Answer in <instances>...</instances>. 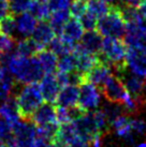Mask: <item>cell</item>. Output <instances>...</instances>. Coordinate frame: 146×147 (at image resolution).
Returning <instances> with one entry per match:
<instances>
[{"mask_svg": "<svg viewBox=\"0 0 146 147\" xmlns=\"http://www.w3.org/2000/svg\"><path fill=\"white\" fill-rule=\"evenodd\" d=\"M70 17H71V15H70L69 9L68 10H59V11L52 12V14H51V16L49 18V23L51 25V27L53 28L55 34L60 36L64 26H65V24Z\"/></svg>", "mask_w": 146, "mask_h": 147, "instance_id": "cb8c5ba5", "label": "cell"}, {"mask_svg": "<svg viewBox=\"0 0 146 147\" xmlns=\"http://www.w3.org/2000/svg\"><path fill=\"white\" fill-rule=\"evenodd\" d=\"M39 87L45 101L49 103H55L57 96L61 89V86L57 81L56 75H54L53 73L45 74V76H42L40 80Z\"/></svg>", "mask_w": 146, "mask_h": 147, "instance_id": "7c38bea8", "label": "cell"}, {"mask_svg": "<svg viewBox=\"0 0 146 147\" xmlns=\"http://www.w3.org/2000/svg\"><path fill=\"white\" fill-rule=\"evenodd\" d=\"M16 40L14 38L0 32V54L14 51Z\"/></svg>", "mask_w": 146, "mask_h": 147, "instance_id": "d6a6232c", "label": "cell"}, {"mask_svg": "<svg viewBox=\"0 0 146 147\" xmlns=\"http://www.w3.org/2000/svg\"><path fill=\"white\" fill-rule=\"evenodd\" d=\"M102 40H103V38L101 37V33L99 31L90 30V31H87L85 34H83L81 41H80V45L88 53L93 54V55H99L100 51H101Z\"/></svg>", "mask_w": 146, "mask_h": 147, "instance_id": "ffe728a7", "label": "cell"}, {"mask_svg": "<svg viewBox=\"0 0 146 147\" xmlns=\"http://www.w3.org/2000/svg\"><path fill=\"white\" fill-rule=\"evenodd\" d=\"M31 37L41 47L45 49L46 46H49V44L55 38V32L49 22L40 21L39 23H36V26L33 30Z\"/></svg>", "mask_w": 146, "mask_h": 147, "instance_id": "2e32d148", "label": "cell"}, {"mask_svg": "<svg viewBox=\"0 0 146 147\" xmlns=\"http://www.w3.org/2000/svg\"><path fill=\"white\" fill-rule=\"evenodd\" d=\"M10 133H11V126L0 117V143L1 142L4 143V141Z\"/></svg>", "mask_w": 146, "mask_h": 147, "instance_id": "74e56055", "label": "cell"}, {"mask_svg": "<svg viewBox=\"0 0 146 147\" xmlns=\"http://www.w3.org/2000/svg\"><path fill=\"white\" fill-rule=\"evenodd\" d=\"M137 10H138L139 14L146 20V0H140V2L137 5Z\"/></svg>", "mask_w": 146, "mask_h": 147, "instance_id": "60d3db41", "label": "cell"}, {"mask_svg": "<svg viewBox=\"0 0 146 147\" xmlns=\"http://www.w3.org/2000/svg\"><path fill=\"white\" fill-rule=\"evenodd\" d=\"M56 118L58 125L72 121L68 107H64V106H56Z\"/></svg>", "mask_w": 146, "mask_h": 147, "instance_id": "d590c367", "label": "cell"}, {"mask_svg": "<svg viewBox=\"0 0 146 147\" xmlns=\"http://www.w3.org/2000/svg\"><path fill=\"white\" fill-rule=\"evenodd\" d=\"M75 44H71L69 42L65 41L61 37L54 38L52 42L49 44V49H51L56 56H62L66 54L72 53L73 47Z\"/></svg>", "mask_w": 146, "mask_h": 147, "instance_id": "484cf974", "label": "cell"}, {"mask_svg": "<svg viewBox=\"0 0 146 147\" xmlns=\"http://www.w3.org/2000/svg\"><path fill=\"white\" fill-rule=\"evenodd\" d=\"M88 144H89L88 142H86V141H84V140L78 136L74 141H72L71 143L68 144L67 147H88Z\"/></svg>", "mask_w": 146, "mask_h": 147, "instance_id": "ab89813d", "label": "cell"}, {"mask_svg": "<svg viewBox=\"0 0 146 147\" xmlns=\"http://www.w3.org/2000/svg\"><path fill=\"white\" fill-rule=\"evenodd\" d=\"M97 30L104 37L122 38L126 32V23L122 15L119 5H111L109 12L99 18Z\"/></svg>", "mask_w": 146, "mask_h": 147, "instance_id": "277c9868", "label": "cell"}, {"mask_svg": "<svg viewBox=\"0 0 146 147\" xmlns=\"http://www.w3.org/2000/svg\"><path fill=\"white\" fill-rule=\"evenodd\" d=\"M87 12V2L86 0H74L70 5V15L75 18H80Z\"/></svg>", "mask_w": 146, "mask_h": 147, "instance_id": "1f68e13d", "label": "cell"}, {"mask_svg": "<svg viewBox=\"0 0 146 147\" xmlns=\"http://www.w3.org/2000/svg\"><path fill=\"white\" fill-rule=\"evenodd\" d=\"M0 32L10 36L16 40V24H15V16L9 14L8 16L1 20L0 23Z\"/></svg>", "mask_w": 146, "mask_h": 147, "instance_id": "f546056e", "label": "cell"}, {"mask_svg": "<svg viewBox=\"0 0 146 147\" xmlns=\"http://www.w3.org/2000/svg\"><path fill=\"white\" fill-rule=\"evenodd\" d=\"M122 4L124 5H130V7H137L140 0H120Z\"/></svg>", "mask_w": 146, "mask_h": 147, "instance_id": "7bdbcfd3", "label": "cell"}, {"mask_svg": "<svg viewBox=\"0 0 146 147\" xmlns=\"http://www.w3.org/2000/svg\"><path fill=\"white\" fill-rule=\"evenodd\" d=\"M36 57L45 74L54 73L56 71L58 59H57L56 55L51 49H40L36 54Z\"/></svg>", "mask_w": 146, "mask_h": 147, "instance_id": "44dd1931", "label": "cell"}, {"mask_svg": "<svg viewBox=\"0 0 146 147\" xmlns=\"http://www.w3.org/2000/svg\"><path fill=\"white\" fill-rule=\"evenodd\" d=\"M16 83L8 68L0 65V102H2L10 96L15 94Z\"/></svg>", "mask_w": 146, "mask_h": 147, "instance_id": "e0dca14e", "label": "cell"}, {"mask_svg": "<svg viewBox=\"0 0 146 147\" xmlns=\"http://www.w3.org/2000/svg\"><path fill=\"white\" fill-rule=\"evenodd\" d=\"M111 75H113L112 68L109 65H106L105 62L100 60L97 65H93V68L84 75V78L86 81L93 83L98 88H101Z\"/></svg>", "mask_w": 146, "mask_h": 147, "instance_id": "30bf717a", "label": "cell"}, {"mask_svg": "<svg viewBox=\"0 0 146 147\" xmlns=\"http://www.w3.org/2000/svg\"><path fill=\"white\" fill-rule=\"evenodd\" d=\"M7 68L20 84L36 83L43 76V70L36 57H24L13 53L9 60Z\"/></svg>", "mask_w": 146, "mask_h": 147, "instance_id": "6da1fadb", "label": "cell"}, {"mask_svg": "<svg viewBox=\"0 0 146 147\" xmlns=\"http://www.w3.org/2000/svg\"><path fill=\"white\" fill-rule=\"evenodd\" d=\"M145 105H146V97H145Z\"/></svg>", "mask_w": 146, "mask_h": 147, "instance_id": "bcb514c9", "label": "cell"}, {"mask_svg": "<svg viewBox=\"0 0 146 147\" xmlns=\"http://www.w3.org/2000/svg\"><path fill=\"white\" fill-rule=\"evenodd\" d=\"M131 129L133 133L138 134H144L146 132V123L143 119H131Z\"/></svg>", "mask_w": 146, "mask_h": 147, "instance_id": "8d00e7d4", "label": "cell"}, {"mask_svg": "<svg viewBox=\"0 0 146 147\" xmlns=\"http://www.w3.org/2000/svg\"><path fill=\"white\" fill-rule=\"evenodd\" d=\"M32 0H9L10 3V13L12 15H18L28 10Z\"/></svg>", "mask_w": 146, "mask_h": 147, "instance_id": "4dcf8cb0", "label": "cell"}, {"mask_svg": "<svg viewBox=\"0 0 146 147\" xmlns=\"http://www.w3.org/2000/svg\"><path fill=\"white\" fill-rule=\"evenodd\" d=\"M83 28L85 29L86 31H90V30H96L97 29V18L95 16H93L91 14H89L88 12H86L83 16H81L80 18Z\"/></svg>", "mask_w": 146, "mask_h": 147, "instance_id": "836d02e7", "label": "cell"}, {"mask_svg": "<svg viewBox=\"0 0 146 147\" xmlns=\"http://www.w3.org/2000/svg\"><path fill=\"white\" fill-rule=\"evenodd\" d=\"M36 139V126L29 120L17 121L11 126V133L4 143L8 147H33Z\"/></svg>", "mask_w": 146, "mask_h": 147, "instance_id": "5b68a950", "label": "cell"}, {"mask_svg": "<svg viewBox=\"0 0 146 147\" xmlns=\"http://www.w3.org/2000/svg\"><path fill=\"white\" fill-rule=\"evenodd\" d=\"M103 1H105V2H107V3H111V2H113L114 0H103Z\"/></svg>", "mask_w": 146, "mask_h": 147, "instance_id": "f6af8a7d", "label": "cell"}, {"mask_svg": "<svg viewBox=\"0 0 146 147\" xmlns=\"http://www.w3.org/2000/svg\"><path fill=\"white\" fill-rule=\"evenodd\" d=\"M15 98L20 110V118L29 120L33 112L43 103V97L41 94L39 84L29 83L25 84L17 92H15Z\"/></svg>", "mask_w": 146, "mask_h": 147, "instance_id": "3957f363", "label": "cell"}, {"mask_svg": "<svg viewBox=\"0 0 146 147\" xmlns=\"http://www.w3.org/2000/svg\"><path fill=\"white\" fill-rule=\"evenodd\" d=\"M78 101L77 106L83 112L96 110L101 102V94L96 85L83 78L78 84Z\"/></svg>", "mask_w": 146, "mask_h": 147, "instance_id": "8992f818", "label": "cell"}, {"mask_svg": "<svg viewBox=\"0 0 146 147\" xmlns=\"http://www.w3.org/2000/svg\"><path fill=\"white\" fill-rule=\"evenodd\" d=\"M76 138H78V135H77V132L75 130V127H74L72 121H70V123L59 125L56 136L54 140H57L61 143H64L65 145H68Z\"/></svg>", "mask_w": 146, "mask_h": 147, "instance_id": "603a6c76", "label": "cell"}, {"mask_svg": "<svg viewBox=\"0 0 146 147\" xmlns=\"http://www.w3.org/2000/svg\"><path fill=\"white\" fill-rule=\"evenodd\" d=\"M0 117L4 119L10 126L20 120V115L15 94L10 96L2 102H0Z\"/></svg>", "mask_w": 146, "mask_h": 147, "instance_id": "9a60e30c", "label": "cell"}, {"mask_svg": "<svg viewBox=\"0 0 146 147\" xmlns=\"http://www.w3.org/2000/svg\"><path fill=\"white\" fill-rule=\"evenodd\" d=\"M83 34H84V28L80 20H77L75 17H71L65 24L59 37L71 44H76L81 41Z\"/></svg>", "mask_w": 146, "mask_h": 147, "instance_id": "5bb4252c", "label": "cell"}, {"mask_svg": "<svg viewBox=\"0 0 146 147\" xmlns=\"http://www.w3.org/2000/svg\"><path fill=\"white\" fill-rule=\"evenodd\" d=\"M145 78H146V75H145Z\"/></svg>", "mask_w": 146, "mask_h": 147, "instance_id": "c3c4849f", "label": "cell"}, {"mask_svg": "<svg viewBox=\"0 0 146 147\" xmlns=\"http://www.w3.org/2000/svg\"><path fill=\"white\" fill-rule=\"evenodd\" d=\"M15 24L17 34L23 38H28L32 34L33 30L36 28V18L26 11L18 15H15Z\"/></svg>", "mask_w": 146, "mask_h": 147, "instance_id": "d6986e66", "label": "cell"}, {"mask_svg": "<svg viewBox=\"0 0 146 147\" xmlns=\"http://www.w3.org/2000/svg\"><path fill=\"white\" fill-rule=\"evenodd\" d=\"M78 92L80 91H78L77 85L69 84L67 86H64L57 96L55 103L57 104V106H64V107H72L77 105Z\"/></svg>", "mask_w": 146, "mask_h": 147, "instance_id": "ac0fdd59", "label": "cell"}, {"mask_svg": "<svg viewBox=\"0 0 146 147\" xmlns=\"http://www.w3.org/2000/svg\"><path fill=\"white\" fill-rule=\"evenodd\" d=\"M29 121L33 123L36 126H43V125H49V123H58L56 118V106L54 103H45L41 104L36 109Z\"/></svg>", "mask_w": 146, "mask_h": 147, "instance_id": "8fae6325", "label": "cell"}, {"mask_svg": "<svg viewBox=\"0 0 146 147\" xmlns=\"http://www.w3.org/2000/svg\"><path fill=\"white\" fill-rule=\"evenodd\" d=\"M101 92L106 99V101L113 103H122L125 101L127 96L129 94L124 83L117 75H111L110 78L102 86Z\"/></svg>", "mask_w": 146, "mask_h": 147, "instance_id": "ba28073f", "label": "cell"}, {"mask_svg": "<svg viewBox=\"0 0 146 147\" xmlns=\"http://www.w3.org/2000/svg\"><path fill=\"white\" fill-rule=\"evenodd\" d=\"M101 138H102V135H97V136H95V138L91 140V142H90L91 147H103L102 146Z\"/></svg>", "mask_w": 146, "mask_h": 147, "instance_id": "b9f144b4", "label": "cell"}, {"mask_svg": "<svg viewBox=\"0 0 146 147\" xmlns=\"http://www.w3.org/2000/svg\"><path fill=\"white\" fill-rule=\"evenodd\" d=\"M42 49L43 47H41L32 38L28 37L23 38L18 42H16L14 47V53L24 57H31V56H36V54Z\"/></svg>", "mask_w": 146, "mask_h": 147, "instance_id": "7402d4cb", "label": "cell"}, {"mask_svg": "<svg viewBox=\"0 0 146 147\" xmlns=\"http://www.w3.org/2000/svg\"><path fill=\"white\" fill-rule=\"evenodd\" d=\"M137 147H146V142H144V143H140Z\"/></svg>", "mask_w": 146, "mask_h": 147, "instance_id": "ee69618b", "label": "cell"}, {"mask_svg": "<svg viewBox=\"0 0 146 147\" xmlns=\"http://www.w3.org/2000/svg\"><path fill=\"white\" fill-rule=\"evenodd\" d=\"M124 83L131 96L138 97V98H144L146 97V78H144L141 75L133 73L130 71L129 73L125 71L124 73L117 75Z\"/></svg>", "mask_w": 146, "mask_h": 147, "instance_id": "9c48e42d", "label": "cell"}, {"mask_svg": "<svg viewBox=\"0 0 146 147\" xmlns=\"http://www.w3.org/2000/svg\"><path fill=\"white\" fill-rule=\"evenodd\" d=\"M72 0H47V4L51 12L59 11V10H68L71 5Z\"/></svg>", "mask_w": 146, "mask_h": 147, "instance_id": "e575fe53", "label": "cell"}, {"mask_svg": "<svg viewBox=\"0 0 146 147\" xmlns=\"http://www.w3.org/2000/svg\"><path fill=\"white\" fill-rule=\"evenodd\" d=\"M27 12H29L39 21H47L51 16V10L49 8L47 1L43 0H32Z\"/></svg>", "mask_w": 146, "mask_h": 147, "instance_id": "d4e9b609", "label": "cell"}, {"mask_svg": "<svg viewBox=\"0 0 146 147\" xmlns=\"http://www.w3.org/2000/svg\"><path fill=\"white\" fill-rule=\"evenodd\" d=\"M10 14V3L9 0H0V20L4 18Z\"/></svg>", "mask_w": 146, "mask_h": 147, "instance_id": "f35d334b", "label": "cell"}, {"mask_svg": "<svg viewBox=\"0 0 146 147\" xmlns=\"http://www.w3.org/2000/svg\"><path fill=\"white\" fill-rule=\"evenodd\" d=\"M110 7L107 2L103 0H89L87 2V12L96 18H101L109 12Z\"/></svg>", "mask_w": 146, "mask_h": 147, "instance_id": "4316f807", "label": "cell"}, {"mask_svg": "<svg viewBox=\"0 0 146 147\" xmlns=\"http://www.w3.org/2000/svg\"><path fill=\"white\" fill-rule=\"evenodd\" d=\"M126 61L131 72L141 76L146 75V53L128 46Z\"/></svg>", "mask_w": 146, "mask_h": 147, "instance_id": "4fadbf2b", "label": "cell"}, {"mask_svg": "<svg viewBox=\"0 0 146 147\" xmlns=\"http://www.w3.org/2000/svg\"><path fill=\"white\" fill-rule=\"evenodd\" d=\"M76 68V59L73 53L66 54L60 56L57 62V69L60 72H65V73H71L73 71H75Z\"/></svg>", "mask_w": 146, "mask_h": 147, "instance_id": "f1b7e54d", "label": "cell"}, {"mask_svg": "<svg viewBox=\"0 0 146 147\" xmlns=\"http://www.w3.org/2000/svg\"><path fill=\"white\" fill-rule=\"evenodd\" d=\"M125 43L127 46L146 53V23L145 20L126 24Z\"/></svg>", "mask_w": 146, "mask_h": 147, "instance_id": "52a82bcc", "label": "cell"}, {"mask_svg": "<svg viewBox=\"0 0 146 147\" xmlns=\"http://www.w3.org/2000/svg\"><path fill=\"white\" fill-rule=\"evenodd\" d=\"M102 112H103L104 115L106 116V119H107V121H109L110 126H111V123H113L115 119L117 118L118 116L126 114V113H125V110H124V106H122V104L109 102V101H107V103H105V104L103 105Z\"/></svg>", "mask_w": 146, "mask_h": 147, "instance_id": "83f0119b", "label": "cell"}, {"mask_svg": "<svg viewBox=\"0 0 146 147\" xmlns=\"http://www.w3.org/2000/svg\"><path fill=\"white\" fill-rule=\"evenodd\" d=\"M43 1H47V0H43Z\"/></svg>", "mask_w": 146, "mask_h": 147, "instance_id": "7dc6e473", "label": "cell"}, {"mask_svg": "<svg viewBox=\"0 0 146 147\" xmlns=\"http://www.w3.org/2000/svg\"><path fill=\"white\" fill-rule=\"evenodd\" d=\"M128 46L120 38L105 37L102 40L100 54L98 55L100 60L109 65L116 75L127 71L126 54Z\"/></svg>", "mask_w": 146, "mask_h": 147, "instance_id": "7a4b0ae2", "label": "cell"}]
</instances>
